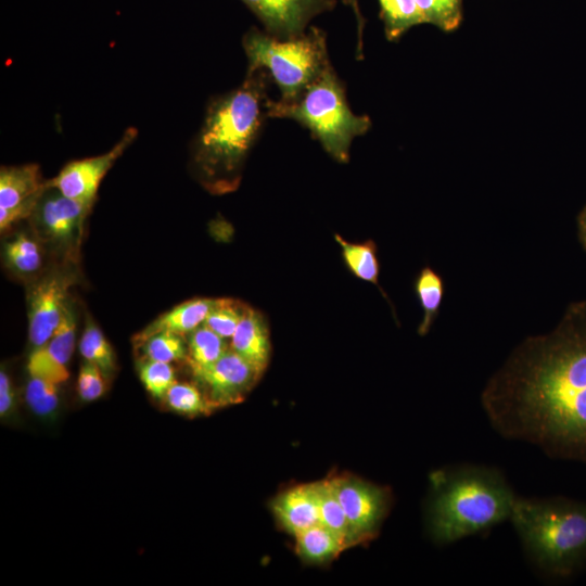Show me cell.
Returning a JSON list of instances; mask_svg holds the SVG:
<instances>
[{
    "mask_svg": "<svg viewBox=\"0 0 586 586\" xmlns=\"http://www.w3.org/2000/svg\"><path fill=\"white\" fill-rule=\"evenodd\" d=\"M482 404L502 436L586 457V335L526 337L488 380Z\"/></svg>",
    "mask_w": 586,
    "mask_h": 586,
    "instance_id": "6da1fadb",
    "label": "cell"
},
{
    "mask_svg": "<svg viewBox=\"0 0 586 586\" xmlns=\"http://www.w3.org/2000/svg\"><path fill=\"white\" fill-rule=\"evenodd\" d=\"M263 69L247 72L238 88L207 106L192 148V163L207 189L221 193L234 189L243 163L267 115V78Z\"/></svg>",
    "mask_w": 586,
    "mask_h": 586,
    "instance_id": "7a4b0ae2",
    "label": "cell"
},
{
    "mask_svg": "<svg viewBox=\"0 0 586 586\" xmlns=\"http://www.w3.org/2000/svg\"><path fill=\"white\" fill-rule=\"evenodd\" d=\"M517 496L494 468L454 464L431 475L428 527L438 544H450L510 518Z\"/></svg>",
    "mask_w": 586,
    "mask_h": 586,
    "instance_id": "3957f363",
    "label": "cell"
},
{
    "mask_svg": "<svg viewBox=\"0 0 586 586\" xmlns=\"http://www.w3.org/2000/svg\"><path fill=\"white\" fill-rule=\"evenodd\" d=\"M510 519L526 555L542 571L565 575L586 557V504L517 497Z\"/></svg>",
    "mask_w": 586,
    "mask_h": 586,
    "instance_id": "277c9868",
    "label": "cell"
},
{
    "mask_svg": "<svg viewBox=\"0 0 586 586\" xmlns=\"http://www.w3.org/2000/svg\"><path fill=\"white\" fill-rule=\"evenodd\" d=\"M267 116L291 118L306 127L324 151L341 163L348 161L353 140L368 131V116L352 112L344 87L333 71L327 66L292 101H267Z\"/></svg>",
    "mask_w": 586,
    "mask_h": 586,
    "instance_id": "5b68a950",
    "label": "cell"
},
{
    "mask_svg": "<svg viewBox=\"0 0 586 586\" xmlns=\"http://www.w3.org/2000/svg\"><path fill=\"white\" fill-rule=\"evenodd\" d=\"M242 43L247 72L265 71L277 84L282 102L297 98L330 65L326 34L315 26L288 39L251 28Z\"/></svg>",
    "mask_w": 586,
    "mask_h": 586,
    "instance_id": "8992f818",
    "label": "cell"
},
{
    "mask_svg": "<svg viewBox=\"0 0 586 586\" xmlns=\"http://www.w3.org/2000/svg\"><path fill=\"white\" fill-rule=\"evenodd\" d=\"M90 209L91 206L46 186L28 219L40 242L48 244L66 262L75 263L82 240L85 219Z\"/></svg>",
    "mask_w": 586,
    "mask_h": 586,
    "instance_id": "52a82bcc",
    "label": "cell"
},
{
    "mask_svg": "<svg viewBox=\"0 0 586 586\" xmlns=\"http://www.w3.org/2000/svg\"><path fill=\"white\" fill-rule=\"evenodd\" d=\"M74 282L73 272L58 269L30 286L27 294L28 337L34 348L43 345L58 328Z\"/></svg>",
    "mask_w": 586,
    "mask_h": 586,
    "instance_id": "ba28073f",
    "label": "cell"
},
{
    "mask_svg": "<svg viewBox=\"0 0 586 586\" xmlns=\"http://www.w3.org/2000/svg\"><path fill=\"white\" fill-rule=\"evenodd\" d=\"M191 371L213 409L240 403L262 375L231 348L214 364Z\"/></svg>",
    "mask_w": 586,
    "mask_h": 586,
    "instance_id": "9c48e42d",
    "label": "cell"
},
{
    "mask_svg": "<svg viewBox=\"0 0 586 586\" xmlns=\"http://www.w3.org/2000/svg\"><path fill=\"white\" fill-rule=\"evenodd\" d=\"M332 482L358 542L372 538L387 513L388 491L357 477H333Z\"/></svg>",
    "mask_w": 586,
    "mask_h": 586,
    "instance_id": "30bf717a",
    "label": "cell"
},
{
    "mask_svg": "<svg viewBox=\"0 0 586 586\" xmlns=\"http://www.w3.org/2000/svg\"><path fill=\"white\" fill-rule=\"evenodd\" d=\"M137 136L136 128H128L110 151L67 163L54 178L46 181V186L58 189L69 199L92 206L103 177Z\"/></svg>",
    "mask_w": 586,
    "mask_h": 586,
    "instance_id": "8fae6325",
    "label": "cell"
},
{
    "mask_svg": "<svg viewBox=\"0 0 586 586\" xmlns=\"http://www.w3.org/2000/svg\"><path fill=\"white\" fill-rule=\"evenodd\" d=\"M46 189L37 164L2 166L0 170V229L4 232L28 219Z\"/></svg>",
    "mask_w": 586,
    "mask_h": 586,
    "instance_id": "7c38bea8",
    "label": "cell"
},
{
    "mask_svg": "<svg viewBox=\"0 0 586 586\" xmlns=\"http://www.w3.org/2000/svg\"><path fill=\"white\" fill-rule=\"evenodd\" d=\"M273 37L288 39L306 31L317 15L333 10L336 0H240Z\"/></svg>",
    "mask_w": 586,
    "mask_h": 586,
    "instance_id": "4fadbf2b",
    "label": "cell"
},
{
    "mask_svg": "<svg viewBox=\"0 0 586 586\" xmlns=\"http://www.w3.org/2000/svg\"><path fill=\"white\" fill-rule=\"evenodd\" d=\"M75 339L76 317L68 301L52 336L30 353L27 361L28 374L58 384L66 382L69 378L68 362L75 348Z\"/></svg>",
    "mask_w": 586,
    "mask_h": 586,
    "instance_id": "5bb4252c",
    "label": "cell"
},
{
    "mask_svg": "<svg viewBox=\"0 0 586 586\" xmlns=\"http://www.w3.org/2000/svg\"><path fill=\"white\" fill-rule=\"evenodd\" d=\"M271 510L280 526L295 536L319 523V500L316 483L292 487L271 502Z\"/></svg>",
    "mask_w": 586,
    "mask_h": 586,
    "instance_id": "9a60e30c",
    "label": "cell"
},
{
    "mask_svg": "<svg viewBox=\"0 0 586 586\" xmlns=\"http://www.w3.org/2000/svg\"><path fill=\"white\" fill-rule=\"evenodd\" d=\"M230 348L263 374L269 361L270 342L266 321L257 310L245 306Z\"/></svg>",
    "mask_w": 586,
    "mask_h": 586,
    "instance_id": "2e32d148",
    "label": "cell"
},
{
    "mask_svg": "<svg viewBox=\"0 0 586 586\" xmlns=\"http://www.w3.org/2000/svg\"><path fill=\"white\" fill-rule=\"evenodd\" d=\"M216 298H193L186 301L158 316L142 331L135 335L136 344L160 332L186 335L204 323Z\"/></svg>",
    "mask_w": 586,
    "mask_h": 586,
    "instance_id": "e0dca14e",
    "label": "cell"
},
{
    "mask_svg": "<svg viewBox=\"0 0 586 586\" xmlns=\"http://www.w3.org/2000/svg\"><path fill=\"white\" fill-rule=\"evenodd\" d=\"M294 537L296 553L308 563L328 562L347 548L335 533L321 523L300 532Z\"/></svg>",
    "mask_w": 586,
    "mask_h": 586,
    "instance_id": "ac0fdd59",
    "label": "cell"
},
{
    "mask_svg": "<svg viewBox=\"0 0 586 586\" xmlns=\"http://www.w3.org/2000/svg\"><path fill=\"white\" fill-rule=\"evenodd\" d=\"M319 500V523L335 533L348 547L359 544L335 494L332 479L316 483Z\"/></svg>",
    "mask_w": 586,
    "mask_h": 586,
    "instance_id": "d6986e66",
    "label": "cell"
},
{
    "mask_svg": "<svg viewBox=\"0 0 586 586\" xmlns=\"http://www.w3.org/2000/svg\"><path fill=\"white\" fill-rule=\"evenodd\" d=\"M334 238L342 249L343 259L348 269L357 278L379 286L380 264L374 242L368 240L362 243H351L339 234H335ZM380 290L384 297L387 298L381 288Z\"/></svg>",
    "mask_w": 586,
    "mask_h": 586,
    "instance_id": "ffe728a7",
    "label": "cell"
},
{
    "mask_svg": "<svg viewBox=\"0 0 586 586\" xmlns=\"http://www.w3.org/2000/svg\"><path fill=\"white\" fill-rule=\"evenodd\" d=\"M415 291L423 311L418 333L425 335L440 311L444 296L443 278L431 267H424L416 279Z\"/></svg>",
    "mask_w": 586,
    "mask_h": 586,
    "instance_id": "44dd1931",
    "label": "cell"
},
{
    "mask_svg": "<svg viewBox=\"0 0 586 586\" xmlns=\"http://www.w3.org/2000/svg\"><path fill=\"white\" fill-rule=\"evenodd\" d=\"M187 361L191 370L205 368L217 361L228 349L224 337L201 324L188 334Z\"/></svg>",
    "mask_w": 586,
    "mask_h": 586,
    "instance_id": "7402d4cb",
    "label": "cell"
},
{
    "mask_svg": "<svg viewBox=\"0 0 586 586\" xmlns=\"http://www.w3.org/2000/svg\"><path fill=\"white\" fill-rule=\"evenodd\" d=\"M378 1L388 40H396L411 27L424 23L416 0Z\"/></svg>",
    "mask_w": 586,
    "mask_h": 586,
    "instance_id": "603a6c76",
    "label": "cell"
},
{
    "mask_svg": "<svg viewBox=\"0 0 586 586\" xmlns=\"http://www.w3.org/2000/svg\"><path fill=\"white\" fill-rule=\"evenodd\" d=\"M79 352L86 361L97 365L107 379L115 372L114 351L90 317L86 318L85 329L79 341Z\"/></svg>",
    "mask_w": 586,
    "mask_h": 586,
    "instance_id": "cb8c5ba5",
    "label": "cell"
},
{
    "mask_svg": "<svg viewBox=\"0 0 586 586\" xmlns=\"http://www.w3.org/2000/svg\"><path fill=\"white\" fill-rule=\"evenodd\" d=\"M4 257L13 271L25 276L35 273L42 263L38 242L22 232L5 244Z\"/></svg>",
    "mask_w": 586,
    "mask_h": 586,
    "instance_id": "d4e9b609",
    "label": "cell"
},
{
    "mask_svg": "<svg viewBox=\"0 0 586 586\" xmlns=\"http://www.w3.org/2000/svg\"><path fill=\"white\" fill-rule=\"evenodd\" d=\"M163 400L170 410L189 417L208 415L213 410L201 388L187 382L176 381Z\"/></svg>",
    "mask_w": 586,
    "mask_h": 586,
    "instance_id": "484cf974",
    "label": "cell"
},
{
    "mask_svg": "<svg viewBox=\"0 0 586 586\" xmlns=\"http://www.w3.org/2000/svg\"><path fill=\"white\" fill-rule=\"evenodd\" d=\"M182 336L173 332H160L137 346L142 349V359L171 364L187 359L188 347Z\"/></svg>",
    "mask_w": 586,
    "mask_h": 586,
    "instance_id": "4316f807",
    "label": "cell"
},
{
    "mask_svg": "<svg viewBox=\"0 0 586 586\" xmlns=\"http://www.w3.org/2000/svg\"><path fill=\"white\" fill-rule=\"evenodd\" d=\"M424 23L444 31L458 28L462 21L463 0H416Z\"/></svg>",
    "mask_w": 586,
    "mask_h": 586,
    "instance_id": "83f0119b",
    "label": "cell"
},
{
    "mask_svg": "<svg viewBox=\"0 0 586 586\" xmlns=\"http://www.w3.org/2000/svg\"><path fill=\"white\" fill-rule=\"evenodd\" d=\"M60 385L41 377L29 375L25 390L28 407L41 417L52 415L59 405Z\"/></svg>",
    "mask_w": 586,
    "mask_h": 586,
    "instance_id": "f1b7e54d",
    "label": "cell"
},
{
    "mask_svg": "<svg viewBox=\"0 0 586 586\" xmlns=\"http://www.w3.org/2000/svg\"><path fill=\"white\" fill-rule=\"evenodd\" d=\"M245 306L229 298L216 300L203 324L224 339L233 335Z\"/></svg>",
    "mask_w": 586,
    "mask_h": 586,
    "instance_id": "f546056e",
    "label": "cell"
},
{
    "mask_svg": "<svg viewBox=\"0 0 586 586\" xmlns=\"http://www.w3.org/2000/svg\"><path fill=\"white\" fill-rule=\"evenodd\" d=\"M138 372L145 390L157 399H163L176 382L175 370L168 362L141 359Z\"/></svg>",
    "mask_w": 586,
    "mask_h": 586,
    "instance_id": "4dcf8cb0",
    "label": "cell"
},
{
    "mask_svg": "<svg viewBox=\"0 0 586 586\" xmlns=\"http://www.w3.org/2000/svg\"><path fill=\"white\" fill-rule=\"evenodd\" d=\"M106 380L107 378L97 365L85 360L77 378V392L80 399L92 402L100 398L106 390Z\"/></svg>",
    "mask_w": 586,
    "mask_h": 586,
    "instance_id": "1f68e13d",
    "label": "cell"
},
{
    "mask_svg": "<svg viewBox=\"0 0 586 586\" xmlns=\"http://www.w3.org/2000/svg\"><path fill=\"white\" fill-rule=\"evenodd\" d=\"M15 395L11 379L2 368L0 372V416L2 418L12 410Z\"/></svg>",
    "mask_w": 586,
    "mask_h": 586,
    "instance_id": "d6a6232c",
    "label": "cell"
},
{
    "mask_svg": "<svg viewBox=\"0 0 586 586\" xmlns=\"http://www.w3.org/2000/svg\"><path fill=\"white\" fill-rule=\"evenodd\" d=\"M345 4L349 5L355 15H356V20H357V24H358V40H359V44H358V49L360 50V46H361V37H362V29H364V18H362V15L360 13V10H359V7H358V1L357 0H342Z\"/></svg>",
    "mask_w": 586,
    "mask_h": 586,
    "instance_id": "836d02e7",
    "label": "cell"
},
{
    "mask_svg": "<svg viewBox=\"0 0 586 586\" xmlns=\"http://www.w3.org/2000/svg\"><path fill=\"white\" fill-rule=\"evenodd\" d=\"M581 232H582L583 240L586 244V209L583 213L582 218H581Z\"/></svg>",
    "mask_w": 586,
    "mask_h": 586,
    "instance_id": "e575fe53",
    "label": "cell"
}]
</instances>
